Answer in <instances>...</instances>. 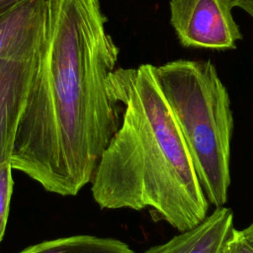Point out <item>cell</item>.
Segmentation results:
<instances>
[{"instance_id": "6da1fadb", "label": "cell", "mask_w": 253, "mask_h": 253, "mask_svg": "<svg viewBox=\"0 0 253 253\" xmlns=\"http://www.w3.org/2000/svg\"><path fill=\"white\" fill-rule=\"evenodd\" d=\"M100 0H47L35 77L10 164L62 197L92 182L116 131L110 89L120 49Z\"/></svg>"}, {"instance_id": "7a4b0ae2", "label": "cell", "mask_w": 253, "mask_h": 253, "mask_svg": "<svg viewBox=\"0 0 253 253\" xmlns=\"http://www.w3.org/2000/svg\"><path fill=\"white\" fill-rule=\"evenodd\" d=\"M111 93L125 109L91 182L101 209H149L179 232L207 216L209 202L153 65L116 68Z\"/></svg>"}, {"instance_id": "3957f363", "label": "cell", "mask_w": 253, "mask_h": 253, "mask_svg": "<svg viewBox=\"0 0 253 253\" xmlns=\"http://www.w3.org/2000/svg\"><path fill=\"white\" fill-rule=\"evenodd\" d=\"M153 74L177 122L210 205L223 207L230 186L233 116L228 92L211 61L179 59Z\"/></svg>"}, {"instance_id": "277c9868", "label": "cell", "mask_w": 253, "mask_h": 253, "mask_svg": "<svg viewBox=\"0 0 253 253\" xmlns=\"http://www.w3.org/2000/svg\"><path fill=\"white\" fill-rule=\"evenodd\" d=\"M170 23L184 47L236 48L242 35L229 0H170Z\"/></svg>"}, {"instance_id": "5b68a950", "label": "cell", "mask_w": 253, "mask_h": 253, "mask_svg": "<svg viewBox=\"0 0 253 253\" xmlns=\"http://www.w3.org/2000/svg\"><path fill=\"white\" fill-rule=\"evenodd\" d=\"M39 53L25 59H0V164L9 161L16 129L39 62Z\"/></svg>"}, {"instance_id": "8992f818", "label": "cell", "mask_w": 253, "mask_h": 253, "mask_svg": "<svg viewBox=\"0 0 253 253\" xmlns=\"http://www.w3.org/2000/svg\"><path fill=\"white\" fill-rule=\"evenodd\" d=\"M47 0H28L0 20V59H25L39 52Z\"/></svg>"}, {"instance_id": "52a82bcc", "label": "cell", "mask_w": 253, "mask_h": 253, "mask_svg": "<svg viewBox=\"0 0 253 253\" xmlns=\"http://www.w3.org/2000/svg\"><path fill=\"white\" fill-rule=\"evenodd\" d=\"M233 228V212L225 207L215 210L197 226L180 232L165 243L150 247L149 253H220Z\"/></svg>"}, {"instance_id": "ba28073f", "label": "cell", "mask_w": 253, "mask_h": 253, "mask_svg": "<svg viewBox=\"0 0 253 253\" xmlns=\"http://www.w3.org/2000/svg\"><path fill=\"white\" fill-rule=\"evenodd\" d=\"M18 253H134L124 241L112 237L78 234L45 240Z\"/></svg>"}, {"instance_id": "9c48e42d", "label": "cell", "mask_w": 253, "mask_h": 253, "mask_svg": "<svg viewBox=\"0 0 253 253\" xmlns=\"http://www.w3.org/2000/svg\"><path fill=\"white\" fill-rule=\"evenodd\" d=\"M12 170L10 161L0 164V242L6 229L13 193Z\"/></svg>"}, {"instance_id": "30bf717a", "label": "cell", "mask_w": 253, "mask_h": 253, "mask_svg": "<svg viewBox=\"0 0 253 253\" xmlns=\"http://www.w3.org/2000/svg\"><path fill=\"white\" fill-rule=\"evenodd\" d=\"M220 253H253V223L243 229H231Z\"/></svg>"}, {"instance_id": "8fae6325", "label": "cell", "mask_w": 253, "mask_h": 253, "mask_svg": "<svg viewBox=\"0 0 253 253\" xmlns=\"http://www.w3.org/2000/svg\"><path fill=\"white\" fill-rule=\"evenodd\" d=\"M28 0H0V20Z\"/></svg>"}, {"instance_id": "7c38bea8", "label": "cell", "mask_w": 253, "mask_h": 253, "mask_svg": "<svg viewBox=\"0 0 253 253\" xmlns=\"http://www.w3.org/2000/svg\"><path fill=\"white\" fill-rule=\"evenodd\" d=\"M231 6L240 8L253 18V0H229Z\"/></svg>"}, {"instance_id": "4fadbf2b", "label": "cell", "mask_w": 253, "mask_h": 253, "mask_svg": "<svg viewBox=\"0 0 253 253\" xmlns=\"http://www.w3.org/2000/svg\"><path fill=\"white\" fill-rule=\"evenodd\" d=\"M143 253H145V252H143Z\"/></svg>"}]
</instances>
